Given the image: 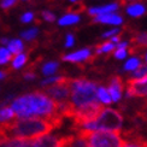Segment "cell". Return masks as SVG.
<instances>
[{
  "label": "cell",
  "mask_w": 147,
  "mask_h": 147,
  "mask_svg": "<svg viewBox=\"0 0 147 147\" xmlns=\"http://www.w3.org/2000/svg\"><path fill=\"white\" fill-rule=\"evenodd\" d=\"M64 117L60 113H57L52 117H29L20 118L17 121H11L6 124H1L3 129L11 139L18 140H30L46 134H50L52 130L58 129L63 124Z\"/></svg>",
  "instance_id": "6da1fadb"
},
{
  "label": "cell",
  "mask_w": 147,
  "mask_h": 147,
  "mask_svg": "<svg viewBox=\"0 0 147 147\" xmlns=\"http://www.w3.org/2000/svg\"><path fill=\"white\" fill-rule=\"evenodd\" d=\"M18 118L52 117L59 113L57 102L41 90L23 94L12 101L11 106Z\"/></svg>",
  "instance_id": "7a4b0ae2"
},
{
  "label": "cell",
  "mask_w": 147,
  "mask_h": 147,
  "mask_svg": "<svg viewBox=\"0 0 147 147\" xmlns=\"http://www.w3.org/2000/svg\"><path fill=\"white\" fill-rule=\"evenodd\" d=\"M122 127H123V116L116 109H104L98 117L88 122L83 125L80 127H72L74 129L82 128L88 131H96V130H107V131H116L121 133Z\"/></svg>",
  "instance_id": "3957f363"
},
{
  "label": "cell",
  "mask_w": 147,
  "mask_h": 147,
  "mask_svg": "<svg viewBox=\"0 0 147 147\" xmlns=\"http://www.w3.org/2000/svg\"><path fill=\"white\" fill-rule=\"evenodd\" d=\"M98 84L86 78H75L71 82L70 102L74 107L83 106L86 104L98 101Z\"/></svg>",
  "instance_id": "277c9868"
},
{
  "label": "cell",
  "mask_w": 147,
  "mask_h": 147,
  "mask_svg": "<svg viewBox=\"0 0 147 147\" xmlns=\"http://www.w3.org/2000/svg\"><path fill=\"white\" fill-rule=\"evenodd\" d=\"M77 134L86 136L89 147H123V139L121 138L119 133L107 131V130H96L88 131L82 128L74 129Z\"/></svg>",
  "instance_id": "5b68a950"
},
{
  "label": "cell",
  "mask_w": 147,
  "mask_h": 147,
  "mask_svg": "<svg viewBox=\"0 0 147 147\" xmlns=\"http://www.w3.org/2000/svg\"><path fill=\"white\" fill-rule=\"evenodd\" d=\"M102 110H104V106L98 101L86 104V105L80 107H75L71 116L74 123H75L74 127H80L88 123V122L94 121L101 113Z\"/></svg>",
  "instance_id": "8992f818"
},
{
  "label": "cell",
  "mask_w": 147,
  "mask_h": 147,
  "mask_svg": "<svg viewBox=\"0 0 147 147\" xmlns=\"http://www.w3.org/2000/svg\"><path fill=\"white\" fill-rule=\"evenodd\" d=\"M71 82H72V78L62 77L57 83H53L51 86H48V87H45L42 92L56 102L68 101L70 96V92H71Z\"/></svg>",
  "instance_id": "52a82bcc"
},
{
  "label": "cell",
  "mask_w": 147,
  "mask_h": 147,
  "mask_svg": "<svg viewBox=\"0 0 147 147\" xmlns=\"http://www.w3.org/2000/svg\"><path fill=\"white\" fill-rule=\"evenodd\" d=\"M127 96H147V75L142 78H128L127 80Z\"/></svg>",
  "instance_id": "ba28073f"
},
{
  "label": "cell",
  "mask_w": 147,
  "mask_h": 147,
  "mask_svg": "<svg viewBox=\"0 0 147 147\" xmlns=\"http://www.w3.org/2000/svg\"><path fill=\"white\" fill-rule=\"evenodd\" d=\"M124 89V82L122 77L119 76H112L110 77L109 80V93L110 96H111V100L117 102L121 100V96H122V92Z\"/></svg>",
  "instance_id": "9c48e42d"
},
{
  "label": "cell",
  "mask_w": 147,
  "mask_h": 147,
  "mask_svg": "<svg viewBox=\"0 0 147 147\" xmlns=\"http://www.w3.org/2000/svg\"><path fill=\"white\" fill-rule=\"evenodd\" d=\"M89 58H90V48H83V50L62 56V60L70 63H81L84 62V60H88Z\"/></svg>",
  "instance_id": "30bf717a"
},
{
  "label": "cell",
  "mask_w": 147,
  "mask_h": 147,
  "mask_svg": "<svg viewBox=\"0 0 147 147\" xmlns=\"http://www.w3.org/2000/svg\"><path fill=\"white\" fill-rule=\"evenodd\" d=\"M94 23H101V24H112V26H119L123 23V18L119 15L116 13H106V15H100V16H95Z\"/></svg>",
  "instance_id": "8fae6325"
},
{
  "label": "cell",
  "mask_w": 147,
  "mask_h": 147,
  "mask_svg": "<svg viewBox=\"0 0 147 147\" xmlns=\"http://www.w3.org/2000/svg\"><path fill=\"white\" fill-rule=\"evenodd\" d=\"M124 135H125V138L128 136V140L124 141L123 147H147V140L141 136H138L135 130L133 133L125 131Z\"/></svg>",
  "instance_id": "7c38bea8"
},
{
  "label": "cell",
  "mask_w": 147,
  "mask_h": 147,
  "mask_svg": "<svg viewBox=\"0 0 147 147\" xmlns=\"http://www.w3.org/2000/svg\"><path fill=\"white\" fill-rule=\"evenodd\" d=\"M118 9V4L112 3L102 6H96V7H92L88 10V13L90 16H100V15H106V13H113V12Z\"/></svg>",
  "instance_id": "4fadbf2b"
},
{
  "label": "cell",
  "mask_w": 147,
  "mask_h": 147,
  "mask_svg": "<svg viewBox=\"0 0 147 147\" xmlns=\"http://www.w3.org/2000/svg\"><path fill=\"white\" fill-rule=\"evenodd\" d=\"M131 42L134 44V46H133V48L130 50L129 53L134 54L138 48L147 47V33H139V34H136V35L131 39Z\"/></svg>",
  "instance_id": "5bb4252c"
},
{
  "label": "cell",
  "mask_w": 147,
  "mask_h": 147,
  "mask_svg": "<svg viewBox=\"0 0 147 147\" xmlns=\"http://www.w3.org/2000/svg\"><path fill=\"white\" fill-rule=\"evenodd\" d=\"M125 12L130 17H141L142 15H145L146 12V7L142 5V4H139V3H135V4H131V5H128L127 9H125Z\"/></svg>",
  "instance_id": "9a60e30c"
},
{
  "label": "cell",
  "mask_w": 147,
  "mask_h": 147,
  "mask_svg": "<svg viewBox=\"0 0 147 147\" xmlns=\"http://www.w3.org/2000/svg\"><path fill=\"white\" fill-rule=\"evenodd\" d=\"M15 112L10 106H3L0 109V125L1 124H6L9 122L13 121L15 118Z\"/></svg>",
  "instance_id": "2e32d148"
},
{
  "label": "cell",
  "mask_w": 147,
  "mask_h": 147,
  "mask_svg": "<svg viewBox=\"0 0 147 147\" xmlns=\"http://www.w3.org/2000/svg\"><path fill=\"white\" fill-rule=\"evenodd\" d=\"M80 16L77 13H69L68 15H64L62 18H59L58 21V24L62 27H65V26H72V24H76L80 22Z\"/></svg>",
  "instance_id": "e0dca14e"
},
{
  "label": "cell",
  "mask_w": 147,
  "mask_h": 147,
  "mask_svg": "<svg viewBox=\"0 0 147 147\" xmlns=\"http://www.w3.org/2000/svg\"><path fill=\"white\" fill-rule=\"evenodd\" d=\"M23 48H24L23 42H22V40H20V39L10 40L9 44H7V50L11 52V54H16V56H17V54L22 53Z\"/></svg>",
  "instance_id": "ac0fdd59"
},
{
  "label": "cell",
  "mask_w": 147,
  "mask_h": 147,
  "mask_svg": "<svg viewBox=\"0 0 147 147\" xmlns=\"http://www.w3.org/2000/svg\"><path fill=\"white\" fill-rule=\"evenodd\" d=\"M66 147H89V145L86 136L81 135V134H76V135H74L72 140Z\"/></svg>",
  "instance_id": "d6986e66"
},
{
  "label": "cell",
  "mask_w": 147,
  "mask_h": 147,
  "mask_svg": "<svg viewBox=\"0 0 147 147\" xmlns=\"http://www.w3.org/2000/svg\"><path fill=\"white\" fill-rule=\"evenodd\" d=\"M28 60V54L27 53H20L13 58L12 60V69L16 70V69H21L22 66L27 63Z\"/></svg>",
  "instance_id": "ffe728a7"
},
{
  "label": "cell",
  "mask_w": 147,
  "mask_h": 147,
  "mask_svg": "<svg viewBox=\"0 0 147 147\" xmlns=\"http://www.w3.org/2000/svg\"><path fill=\"white\" fill-rule=\"evenodd\" d=\"M142 65V63H141V60H140V58H138V57H133V58H130L128 62L124 64V71H135L138 68H140V66Z\"/></svg>",
  "instance_id": "44dd1931"
},
{
  "label": "cell",
  "mask_w": 147,
  "mask_h": 147,
  "mask_svg": "<svg viewBox=\"0 0 147 147\" xmlns=\"http://www.w3.org/2000/svg\"><path fill=\"white\" fill-rule=\"evenodd\" d=\"M116 48V44L111 41H107V42H104L101 45H98L95 47V53L96 54H101V53H110L111 51H113Z\"/></svg>",
  "instance_id": "7402d4cb"
},
{
  "label": "cell",
  "mask_w": 147,
  "mask_h": 147,
  "mask_svg": "<svg viewBox=\"0 0 147 147\" xmlns=\"http://www.w3.org/2000/svg\"><path fill=\"white\" fill-rule=\"evenodd\" d=\"M96 96L99 98V100L104 104H111L112 100H111V96H110V93L109 90L105 88V87H98V90H96Z\"/></svg>",
  "instance_id": "603a6c76"
},
{
  "label": "cell",
  "mask_w": 147,
  "mask_h": 147,
  "mask_svg": "<svg viewBox=\"0 0 147 147\" xmlns=\"http://www.w3.org/2000/svg\"><path fill=\"white\" fill-rule=\"evenodd\" d=\"M58 68H59L58 62H48L42 66V74H44L45 76H51L57 71Z\"/></svg>",
  "instance_id": "cb8c5ba5"
},
{
  "label": "cell",
  "mask_w": 147,
  "mask_h": 147,
  "mask_svg": "<svg viewBox=\"0 0 147 147\" xmlns=\"http://www.w3.org/2000/svg\"><path fill=\"white\" fill-rule=\"evenodd\" d=\"M12 58L11 52L6 47H0V65L9 63Z\"/></svg>",
  "instance_id": "d4e9b609"
},
{
  "label": "cell",
  "mask_w": 147,
  "mask_h": 147,
  "mask_svg": "<svg viewBox=\"0 0 147 147\" xmlns=\"http://www.w3.org/2000/svg\"><path fill=\"white\" fill-rule=\"evenodd\" d=\"M38 33H39L38 28H30L28 30H24V32H22L21 33V36H22L24 40L30 41V40H34L36 36H38Z\"/></svg>",
  "instance_id": "484cf974"
},
{
  "label": "cell",
  "mask_w": 147,
  "mask_h": 147,
  "mask_svg": "<svg viewBox=\"0 0 147 147\" xmlns=\"http://www.w3.org/2000/svg\"><path fill=\"white\" fill-rule=\"evenodd\" d=\"M22 140H18V139H3L0 140V147H18L21 145Z\"/></svg>",
  "instance_id": "4316f807"
},
{
  "label": "cell",
  "mask_w": 147,
  "mask_h": 147,
  "mask_svg": "<svg viewBox=\"0 0 147 147\" xmlns=\"http://www.w3.org/2000/svg\"><path fill=\"white\" fill-rule=\"evenodd\" d=\"M147 75V69L145 65H141L140 68H138L135 71H133V77L131 78H135V80H139V78H142Z\"/></svg>",
  "instance_id": "83f0119b"
},
{
  "label": "cell",
  "mask_w": 147,
  "mask_h": 147,
  "mask_svg": "<svg viewBox=\"0 0 147 147\" xmlns=\"http://www.w3.org/2000/svg\"><path fill=\"white\" fill-rule=\"evenodd\" d=\"M18 0H1L0 1V6H1V9L4 10H9L11 7H13V6L17 4Z\"/></svg>",
  "instance_id": "f1b7e54d"
},
{
  "label": "cell",
  "mask_w": 147,
  "mask_h": 147,
  "mask_svg": "<svg viewBox=\"0 0 147 147\" xmlns=\"http://www.w3.org/2000/svg\"><path fill=\"white\" fill-rule=\"evenodd\" d=\"M127 48H116V51L113 53V56L115 58H117V59H124L127 57Z\"/></svg>",
  "instance_id": "f546056e"
},
{
  "label": "cell",
  "mask_w": 147,
  "mask_h": 147,
  "mask_svg": "<svg viewBox=\"0 0 147 147\" xmlns=\"http://www.w3.org/2000/svg\"><path fill=\"white\" fill-rule=\"evenodd\" d=\"M41 15H42V18H44L45 21H47V22H54L56 21V16H54V13H52V12H50V11H42Z\"/></svg>",
  "instance_id": "4dcf8cb0"
},
{
  "label": "cell",
  "mask_w": 147,
  "mask_h": 147,
  "mask_svg": "<svg viewBox=\"0 0 147 147\" xmlns=\"http://www.w3.org/2000/svg\"><path fill=\"white\" fill-rule=\"evenodd\" d=\"M34 20V13L33 12H26L21 16V22L22 23H30Z\"/></svg>",
  "instance_id": "1f68e13d"
},
{
  "label": "cell",
  "mask_w": 147,
  "mask_h": 147,
  "mask_svg": "<svg viewBox=\"0 0 147 147\" xmlns=\"http://www.w3.org/2000/svg\"><path fill=\"white\" fill-rule=\"evenodd\" d=\"M119 33V30H118V28H115V29H111V30H107V32H105L102 34V38H112V36H115V35H117Z\"/></svg>",
  "instance_id": "d6a6232c"
},
{
  "label": "cell",
  "mask_w": 147,
  "mask_h": 147,
  "mask_svg": "<svg viewBox=\"0 0 147 147\" xmlns=\"http://www.w3.org/2000/svg\"><path fill=\"white\" fill-rule=\"evenodd\" d=\"M75 44V38H74L72 34H68L66 35V40H65V47H72Z\"/></svg>",
  "instance_id": "836d02e7"
},
{
  "label": "cell",
  "mask_w": 147,
  "mask_h": 147,
  "mask_svg": "<svg viewBox=\"0 0 147 147\" xmlns=\"http://www.w3.org/2000/svg\"><path fill=\"white\" fill-rule=\"evenodd\" d=\"M35 77H36V74H35L34 71L27 70L26 72L23 74V78H24V80H34Z\"/></svg>",
  "instance_id": "e575fe53"
},
{
  "label": "cell",
  "mask_w": 147,
  "mask_h": 147,
  "mask_svg": "<svg viewBox=\"0 0 147 147\" xmlns=\"http://www.w3.org/2000/svg\"><path fill=\"white\" fill-rule=\"evenodd\" d=\"M128 42L127 41H119L117 45H116V48H127Z\"/></svg>",
  "instance_id": "d590c367"
},
{
  "label": "cell",
  "mask_w": 147,
  "mask_h": 147,
  "mask_svg": "<svg viewBox=\"0 0 147 147\" xmlns=\"http://www.w3.org/2000/svg\"><path fill=\"white\" fill-rule=\"evenodd\" d=\"M110 41H111V42H113V44H116V45H117L118 42L121 41V36H119V35H115V36H112V38H111V40H110Z\"/></svg>",
  "instance_id": "8d00e7d4"
},
{
  "label": "cell",
  "mask_w": 147,
  "mask_h": 147,
  "mask_svg": "<svg viewBox=\"0 0 147 147\" xmlns=\"http://www.w3.org/2000/svg\"><path fill=\"white\" fill-rule=\"evenodd\" d=\"M7 74H9V70H0V80L5 78Z\"/></svg>",
  "instance_id": "74e56055"
},
{
  "label": "cell",
  "mask_w": 147,
  "mask_h": 147,
  "mask_svg": "<svg viewBox=\"0 0 147 147\" xmlns=\"http://www.w3.org/2000/svg\"><path fill=\"white\" fill-rule=\"evenodd\" d=\"M9 39H6V38H3V39H0V44L1 45H7L9 44Z\"/></svg>",
  "instance_id": "f35d334b"
},
{
  "label": "cell",
  "mask_w": 147,
  "mask_h": 147,
  "mask_svg": "<svg viewBox=\"0 0 147 147\" xmlns=\"http://www.w3.org/2000/svg\"><path fill=\"white\" fill-rule=\"evenodd\" d=\"M122 1L124 3V1H134V0H122Z\"/></svg>",
  "instance_id": "ab89813d"
},
{
  "label": "cell",
  "mask_w": 147,
  "mask_h": 147,
  "mask_svg": "<svg viewBox=\"0 0 147 147\" xmlns=\"http://www.w3.org/2000/svg\"><path fill=\"white\" fill-rule=\"evenodd\" d=\"M71 3H76V1H78V0H70Z\"/></svg>",
  "instance_id": "60d3db41"
},
{
  "label": "cell",
  "mask_w": 147,
  "mask_h": 147,
  "mask_svg": "<svg viewBox=\"0 0 147 147\" xmlns=\"http://www.w3.org/2000/svg\"><path fill=\"white\" fill-rule=\"evenodd\" d=\"M145 106H146V109H147V99H146V101H145Z\"/></svg>",
  "instance_id": "b9f144b4"
},
{
  "label": "cell",
  "mask_w": 147,
  "mask_h": 147,
  "mask_svg": "<svg viewBox=\"0 0 147 147\" xmlns=\"http://www.w3.org/2000/svg\"><path fill=\"white\" fill-rule=\"evenodd\" d=\"M145 60H146V62H147V54H146V56H145Z\"/></svg>",
  "instance_id": "7bdbcfd3"
},
{
  "label": "cell",
  "mask_w": 147,
  "mask_h": 147,
  "mask_svg": "<svg viewBox=\"0 0 147 147\" xmlns=\"http://www.w3.org/2000/svg\"><path fill=\"white\" fill-rule=\"evenodd\" d=\"M23 1H28V0H23Z\"/></svg>",
  "instance_id": "ee69618b"
},
{
  "label": "cell",
  "mask_w": 147,
  "mask_h": 147,
  "mask_svg": "<svg viewBox=\"0 0 147 147\" xmlns=\"http://www.w3.org/2000/svg\"><path fill=\"white\" fill-rule=\"evenodd\" d=\"M146 69H147V66H146Z\"/></svg>",
  "instance_id": "f6af8a7d"
}]
</instances>
